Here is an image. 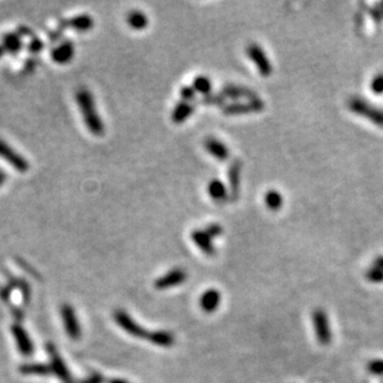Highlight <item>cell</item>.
I'll use <instances>...</instances> for the list:
<instances>
[{
    "mask_svg": "<svg viewBox=\"0 0 383 383\" xmlns=\"http://www.w3.org/2000/svg\"><path fill=\"white\" fill-rule=\"evenodd\" d=\"M264 201H266V205L270 210H279L280 206L283 205L282 195L278 191H274V190H270V191L267 192L266 196H264Z\"/></svg>",
    "mask_w": 383,
    "mask_h": 383,
    "instance_id": "cell-24",
    "label": "cell"
},
{
    "mask_svg": "<svg viewBox=\"0 0 383 383\" xmlns=\"http://www.w3.org/2000/svg\"><path fill=\"white\" fill-rule=\"evenodd\" d=\"M186 280V271L181 268H175L166 273L165 275H162L161 278L155 282V287L157 289H169L175 285H180Z\"/></svg>",
    "mask_w": 383,
    "mask_h": 383,
    "instance_id": "cell-6",
    "label": "cell"
},
{
    "mask_svg": "<svg viewBox=\"0 0 383 383\" xmlns=\"http://www.w3.org/2000/svg\"><path fill=\"white\" fill-rule=\"evenodd\" d=\"M155 345L162 346V347H169L174 343V336L170 333L165 331H159V333H153L148 335V338Z\"/></svg>",
    "mask_w": 383,
    "mask_h": 383,
    "instance_id": "cell-22",
    "label": "cell"
},
{
    "mask_svg": "<svg viewBox=\"0 0 383 383\" xmlns=\"http://www.w3.org/2000/svg\"><path fill=\"white\" fill-rule=\"evenodd\" d=\"M349 108L356 114L367 118L378 127L383 128V111H381L377 107H373L372 104L363 101L360 97H352L349 101Z\"/></svg>",
    "mask_w": 383,
    "mask_h": 383,
    "instance_id": "cell-2",
    "label": "cell"
},
{
    "mask_svg": "<svg viewBox=\"0 0 383 383\" xmlns=\"http://www.w3.org/2000/svg\"><path fill=\"white\" fill-rule=\"evenodd\" d=\"M62 316H64L65 326H66V330L67 333L69 334V336H71L72 338H80V324H78L77 317H76L75 313H73L71 306L65 305L64 308H62Z\"/></svg>",
    "mask_w": 383,
    "mask_h": 383,
    "instance_id": "cell-10",
    "label": "cell"
},
{
    "mask_svg": "<svg viewBox=\"0 0 383 383\" xmlns=\"http://www.w3.org/2000/svg\"><path fill=\"white\" fill-rule=\"evenodd\" d=\"M191 240L200 249L206 254H213L215 248L212 245V238L205 232V229H195L191 233Z\"/></svg>",
    "mask_w": 383,
    "mask_h": 383,
    "instance_id": "cell-13",
    "label": "cell"
},
{
    "mask_svg": "<svg viewBox=\"0 0 383 383\" xmlns=\"http://www.w3.org/2000/svg\"><path fill=\"white\" fill-rule=\"evenodd\" d=\"M247 55L252 60L253 64L258 67V71L262 76H269L273 71L271 64L269 62L268 57L262 50V47L257 44H250L247 47Z\"/></svg>",
    "mask_w": 383,
    "mask_h": 383,
    "instance_id": "cell-4",
    "label": "cell"
},
{
    "mask_svg": "<svg viewBox=\"0 0 383 383\" xmlns=\"http://www.w3.org/2000/svg\"><path fill=\"white\" fill-rule=\"evenodd\" d=\"M3 48H1V47H0V56H1V55H3Z\"/></svg>",
    "mask_w": 383,
    "mask_h": 383,
    "instance_id": "cell-36",
    "label": "cell"
},
{
    "mask_svg": "<svg viewBox=\"0 0 383 383\" xmlns=\"http://www.w3.org/2000/svg\"><path fill=\"white\" fill-rule=\"evenodd\" d=\"M114 316L118 324H119L125 331L131 334V335L136 336V338H143V336L148 338V335H149V334L145 333L140 326H138L131 317L128 316L127 314H124L123 312H117Z\"/></svg>",
    "mask_w": 383,
    "mask_h": 383,
    "instance_id": "cell-11",
    "label": "cell"
},
{
    "mask_svg": "<svg viewBox=\"0 0 383 383\" xmlns=\"http://www.w3.org/2000/svg\"><path fill=\"white\" fill-rule=\"evenodd\" d=\"M264 109V102L259 98H254L248 101L247 103H232L225 107L224 113L228 115L245 114V113L261 112Z\"/></svg>",
    "mask_w": 383,
    "mask_h": 383,
    "instance_id": "cell-5",
    "label": "cell"
},
{
    "mask_svg": "<svg viewBox=\"0 0 383 383\" xmlns=\"http://www.w3.org/2000/svg\"><path fill=\"white\" fill-rule=\"evenodd\" d=\"M241 171H242V162L240 160H234L228 169V182H229V196L231 200H236L240 194L241 185Z\"/></svg>",
    "mask_w": 383,
    "mask_h": 383,
    "instance_id": "cell-7",
    "label": "cell"
},
{
    "mask_svg": "<svg viewBox=\"0 0 383 383\" xmlns=\"http://www.w3.org/2000/svg\"><path fill=\"white\" fill-rule=\"evenodd\" d=\"M5 181H6L5 171L0 169V186H3V185L5 184Z\"/></svg>",
    "mask_w": 383,
    "mask_h": 383,
    "instance_id": "cell-33",
    "label": "cell"
},
{
    "mask_svg": "<svg viewBox=\"0 0 383 383\" xmlns=\"http://www.w3.org/2000/svg\"><path fill=\"white\" fill-rule=\"evenodd\" d=\"M18 34L25 35V36H32V38H34V34H32V31H30V29H27V27H25V26L19 27V31H18Z\"/></svg>",
    "mask_w": 383,
    "mask_h": 383,
    "instance_id": "cell-32",
    "label": "cell"
},
{
    "mask_svg": "<svg viewBox=\"0 0 383 383\" xmlns=\"http://www.w3.org/2000/svg\"><path fill=\"white\" fill-rule=\"evenodd\" d=\"M43 48H44L43 41L38 38H32L31 41L29 43V45H27V50H29L31 53L41 52Z\"/></svg>",
    "mask_w": 383,
    "mask_h": 383,
    "instance_id": "cell-27",
    "label": "cell"
},
{
    "mask_svg": "<svg viewBox=\"0 0 383 383\" xmlns=\"http://www.w3.org/2000/svg\"><path fill=\"white\" fill-rule=\"evenodd\" d=\"M194 111L195 107L190 102L182 101L175 106L173 113H171V119L175 124H181L191 117Z\"/></svg>",
    "mask_w": 383,
    "mask_h": 383,
    "instance_id": "cell-15",
    "label": "cell"
},
{
    "mask_svg": "<svg viewBox=\"0 0 383 383\" xmlns=\"http://www.w3.org/2000/svg\"><path fill=\"white\" fill-rule=\"evenodd\" d=\"M225 97L221 94H207V96L203 97V102L206 104H217V106H221L225 102Z\"/></svg>",
    "mask_w": 383,
    "mask_h": 383,
    "instance_id": "cell-28",
    "label": "cell"
},
{
    "mask_svg": "<svg viewBox=\"0 0 383 383\" xmlns=\"http://www.w3.org/2000/svg\"><path fill=\"white\" fill-rule=\"evenodd\" d=\"M220 300H221V298H220V293H218V292H216V290L213 289L207 290L203 295V298H201V306H203L205 312L211 313L213 312V310H216V308H217L218 304H220Z\"/></svg>",
    "mask_w": 383,
    "mask_h": 383,
    "instance_id": "cell-21",
    "label": "cell"
},
{
    "mask_svg": "<svg viewBox=\"0 0 383 383\" xmlns=\"http://www.w3.org/2000/svg\"><path fill=\"white\" fill-rule=\"evenodd\" d=\"M381 6H382V9H381V10H382V13H383V3L381 4Z\"/></svg>",
    "mask_w": 383,
    "mask_h": 383,
    "instance_id": "cell-37",
    "label": "cell"
},
{
    "mask_svg": "<svg viewBox=\"0 0 383 383\" xmlns=\"http://www.w3.org/2000/svg\"><path fill=\"white\" fill-rule=\"evenodd\" d=\"M203 147H205V149L207 150L213 158H216V159L220 160V161H226L229 158L228 148H227L221 140H218V139L213 138V136L205 139Z\"/></svg>",
    "mask_w": 383,
    "mask_h": 383,
    "instance_id": "cell-8",
    "label": "cell"
},
{
    "mask_svg": "<svg viewBox=\"0 0 383 383\" xmlns=\"http://www.w3.org/2000/svg\"><path fill=\"white\" fill-rule=\"evenodd\" d=\"M111 383H128V382H125V381L123 380H113L111 381Z\"/></svg>",
    "mask_w": 383,
    "mask_h": 383,
    "instance_id": "cell-35",
    "label": "cell"
},
{
    "mask_svg": "<svg viewBox=\"0 0 383 383\" xmlns=\"http://www.w3.org/2000/svg\"><path fill=\"white\" fill-rule=\"evenodd\" d=\"M127 23L132 29L141 31L149 25V19L143 11L133 10L127 15Z\"/></svg>",
    "mask_w": 383,
    "mask_h": 383,
    "instance_id": "cell-18",
    "label": "cell"
},
{
    "mask_svg": "<svg viewBox=\"0 0 383 383\" xmlns=\"http://www.w3.org/2000/svg\"><path fill=\"white\" fill-rule=\"evenodd\" d=\"M24 373H39V375H47L51 372V367L44 364H27L22 368Z\"/></svg>",
    "mask_w": 383,
    "mask_h": 383,
    "instance_id": "cell-25",
    "label": "cell"
},
{
    "mask_svg": "<svg viewBox=\"0 0 383 383\" xmlns=\"http://www.w3.org/2000/svg\"><path fill=\"white\" fill-rule=\"evenodd\" d=\"M50 352L52 355V364H51V371H55L56 375L64 381L65 383L71 382V378H69V373L67 371L66 366L64 364L62 360L60 359V356H57V354L55 352V350L52 347H50Z\"/></svg>",
    "mask_w": 383,
    "mask_h": 383,
    "instance_id": "cell-20",
    "label": "cell"
},
{
    "mask_svg": "<svg viewBox=\"0 0 383 383\" xmlns=\"http://www.w3.org/2000/svg\"><path fill=\"white\" fill-rule=\"evenodd\" d=\"M22 36L16 32H8L3 36V50H6L11 55L20 52L22 50Z\"/></svg>",
    "mask_w": 383,
    "mask_h": 383,
    "instance_id": "cell-17",
    "label": "cell"
},
{
    "mask_svg": "<svg viewBox=\"0 0 383 383\" xmlns=\"http://www.w3.org/2000/svg\"><path fill=\"white\" fill-rule=\"evenodd\" d=\"M0 158H3L6 162H9L16 171L26 173L30 168V164L22 154L16 153L13 148L0 139Z\"/></svg>",
    "mask_w": 383,
    "mask_h": 383,
    "instance_id": "cell-3",
    "label": "cell"
},
{
    "mask_svg": "<svg viewBox=\"0 0 383 383\" xmlns=\"http://www.w3.org/2000/svg\"><path fill=\"white\" fill-rule=\"evenodd\" d=\"M65 23H66V27H72L78 32L90 31L94 25L93 18L87 14L73 16L71 19H65Z\"/></svg>",
    "mask_w": 383,
    "mask_h": 383,
    "instance_id": "cell-14",
    "label": "cell"
},
{
    "mask_svg": "<svg viewBox=\"0 0 383 383\" xmlns=\"http://www.w3.org/2000/svg\"><path fill=\"white\" fill-rule=\"evenodd\" d=\"M13 334L15 336V340L19 346V350L22 351V354L24 355H30L32 352V343L31 340L29 338L27 334L23 330L20 326H14L13 327Z\"/></svg>",
    "mask_w": 383,
    "mask_h": 383,
    "instance_id": "cell-19",
    "label": "cell"
},
{
    "mask_svg": "<svg viewBox=\"0 0 383 383\" xmlns=\"http://www.w3.org/2000/svg\"><path fill=\"white\" fill-rule=\"evenodd\" d=\"M180 96L181 98H182V101L185 102L192 101V99L195 98V90L192 87H187V86H185V87L181 88Z\"/></svg>",
    "mask_w": 383,
    "mask_h": 383,
    "instance_id": "cell-30",
    "label": "cell"
},
{
    "mask_svg": "<svg viewBox=\"0 0 383 383\" xmlns=\"http://www.w3.org/2000/svg\"><path fill=\"white\" fill-rule=\"evenodd\" d=\"M222 96L225 98H232V99H241V98H248L254 99L257 98L255 93L252 90L246 87H241V86H234V85H228L225 86L222 88Z\"/></svg>",
    "mask_w": 383,
    "mask_h": 383,
    "instance_id": "cell-12",
    "label": "cell"
},
{
    "mask_svg": "<svg viewBox=\"0 0 383 383\" xmlns=\"http://www.w3.org/2000/svg\"><path fill=\"white\" fill-rule=\"evenodd\" d=\"M192 88L195 92H199L201 94H211V90H212V83H211L210 78L206 76H197L195 77L194 83H192Z\"/></svg>",
    "mask_w": 383,
    "mask_h": 383,
    "instance_id": "cell-23",
    "label": "cell"
},
{
    "mask_svg": "<svg viewBox=\"0 0 383 383\" xmlns=\"http://www.w3.org/2000/svg\"><path fill=\"white\" fill-rule=\"evenodd\" d=\"M76 102H77L80 111L82 113L83 120L90 134L101 136L104 134V124L101 119V115L97 113L96 104L92 93L85 87H81L76 92Z\"/></svg>",
    "mask_w": 383,
    "mask_h": 383,
    "instance_id": "cell-1",
    "label": "cell"
},
{
    "mask_svg": "<svg viewBox=\"0 0 383 383\" xmlns=\"http://www.w3.org/2000/svg\"><path fill=\"white\" fill-rule=\"evenodd\" d=\"M205 232L211 237V238H215V237L221 236L222 232H224V228H222V226H220V225L217 224H211L206 227Z\"/></svg>",
    "mask_w": 383,
    "mask_h": 383,
    "instance_id": "cell-29",
    "label": "cell"
},
{
    "mask_svg": "<svg viewBox=\"0 0 383 383\" xmlns=\"http://www.w3.org/2000/svg\"><path fill=\"white\" fill-rule=\"evenodd\" d=\"M75 55V46L71 41H64L57 47H55L51 52V57L56 64L65 65L68 64Z\"/></svg>",
    "mask_w": 383,
    "mask_h": 383,
    "instance_id": "cell-9",
    "label": "cell"
},
{
    "mask_svg": "<svg viewBox=\"0 0 383 383\" xmlns=\"http://www.w3.org/2000/svg\"><path fill=\"white\" fill-rule=\"evenodd\" d=\"M208 195L211 196V199L216 203H225L227 201V197H228V191H227L226 186L222 181L220 180H211L208 182Z\"/></svg>",
    "mask_w": 383,
    "mask_h": 383,
    "instance_id": "cell-16",
    "label": "cell"
},
{
    "mask_svg": "<svg viewBox=\"0 0 383 383\" xmlns=\"http://www.w3.org/2000/svg\"><path fill=\"white\" fill-rule=\"evenodd\" d=\"M34 68H35V62H32L31 60H29V62L25 65V69H26V71H32Z\"/></svg>",
    "mask_w": 383,
    "mask_h": 383,
    "instance_id": "cell-34",
    "label": "cell"
},
{
    "mask_svg": "<svg viewBox=\"0 0 383 383\" xmlns=\"http://www.w3.org/2000/svg\"><path fill=\"white\" fill-rule=\"evenodd\" d=\"M82 383H102V377L99 375H94L93 377L88 378V380L83 381Z\"/></svg>",
    "mask_w": 383,
    "mask_h": 383,
    "instance_id": "cell-31",
    "label": "cell"
},
{
    "mask_svg": "<svg viewBox=\"0 0 383 383\" xmlns=\"http://www.w3.org/2000/svg\"><path fill=\"white\" fill-rule=\"evenodd\" d=\"M371 90H372L373 93L376 94H382L383 93V72L382 73H378L377 76H375L371 82Z\"/></svg>",
    "mask_w": 383,
    "mask_h": 383,
    "instance_id": "cell-26",
    "label": "cell"
}]
</instances>
